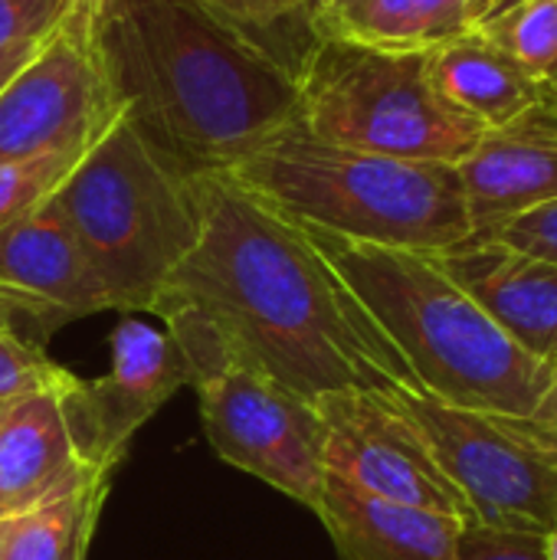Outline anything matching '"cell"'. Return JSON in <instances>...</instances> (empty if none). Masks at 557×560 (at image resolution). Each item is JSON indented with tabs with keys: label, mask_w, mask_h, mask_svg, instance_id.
<instances>
[{
	"label": "cell",
	"mask_w": 557,
	"mask_h": 560,
	"mask_svg": "<svg viewBox=\"0 0 557 560\" xmlns=\"http://www.w3.org/2000/svg\"><path fill=\"white\" fill-rule=\"evenodd\" d=\"M555 436H557V433H555Z\"/></svg>",
	"instance_id": "cell-37"
},
{
	"label": "cell",
	"mask_w": 557,
	"mask_h": 560,
	"mask_svg": "<svg viewBox=\"0 0 557 560\" xmlns=\"http://www.w3.org/2000/svg\"><path fill=\"white\" fill-rule=\"evenodd\" d=\"M312 404L325 423V469L332 476L374 499L476 525L463 492L394 394L335 390Z\"/></svg>",
	"instance_id": "cell-9"
},
{
	"label": "cell",
	"mask_w": 557,
	"mask_h": 560,
	"mask_svg": "<svg viewBox=\"0 0 557 560\" xmlns=\"http://www.w3.org/2000/svg\"><path fill=\"white\" fill-rule=\"evenodd\" d=\"M460 560H548V538L466 525L460 535Z\"/></svg>",
	"instance_id": "cell-25"
},
{
	"label": "cell",
	"mask_w": 557,
	"mask_h": 560,
	"mask_svg": "<svg viewBox=\"0 0 557 560\" xmlns=\"http://www.w3.org/2000/svg\"><path fill=\"white\" fill-rule=\"evenodd\" d=\"M3 410H7V407H0V417H3Z\"/></svg>",
	"instance_id": "cell-35"
},
{
	"label": "cell",
	"mask_w": 557,
	"mask_h": 560,
	"mask_svg": "<svg viewBox=\"0 0 557 560\" xmlns=\"http://www.w3.org/2000/svg\"><path fill=\"white\" fill-rule=\"evenodd\" d=\"M433 256L522 351L557 368L555 262L486 233H469L463 243Z\"/></svg>",
	"instance_id": "cell-13"
},
{
	"label": "cell",
	"mask_w": 557,
	"mask_h": 560,
	"mask_svg": "<svg viewBox=\"0 0 557 560\" xmlns=\"http://www.w3.org/2000/svg\"><path fill=\"white\" fill-rule=\"evenodd\" d=\"M532 423H538L542 430H552L557 433V368L555 374H552V384L545 387V394H542V400H538V407L532 410V417H529Z\"/></svg>",
	"instance_id": "cell-28"
},
{
	"label": "cell",
	"mask_w": 557,
	"mask_h": 560,
	"mask_svg": "<svg viewBox=\"0 0 557 560\" xmlns=\"http://www.w3.org/2000/svg\"><path fill=\"white\" fill-rule=\"evenodd\" d=\"M548 560H557V525L555 532L548 535Z\"/></svg>",
	"instance_id": "cell-31"
},
{
	"label": "cell",
	"mask_w": 557,
	"mask_h": 560,
	"mask_svg": "<svg viewBox=\"0 0 557 560\" xmlns=\"http://www.w3.org/2000/svg\"><path fill=\"white\" fill-rule=\"evenodd\" d=\"M98 62L131 125L187 177L230 174L299 121L295 69L194 0H112Z\"/></svg>",
	"instance_id": "cell-2"
},
{
	"label": "cell",
	"mask_w": 557,
	"mask_h": 560,
	"mask_svg": "<svg viewBox=\"0 0 557 560\" xmlns=\"http://www.w3.org/2000/svg\"><path fill=\"white\" fill-rule=\"evenodd\" d=\"M59 0H0V52L36 49L59 33Z\"/></svg>",
	"instance_id": "cell-24"
},
{
	"label": "cell",
	"mask_w": 557,
	"mask_h": 560,
	"mask_svg": "<svg viewBox=\"0 0 557 560\" xmlns=\"http://www.w3.org/2000/svg\"><path fill=\"white\" fill-rule=\"evenodd\" d=\"M473 233L557 200V98L479 135L476 148L456 164Z\"/></svg>",
	"instance_id": "cell-14"
},
{
	"label": "cell",
	"mask_w": 557,
	"mask_h": 560,
	"mask_svg": "<svg viewBox=\"0 0 557 560\" xmlns=\"http://www.w3.org/2000/svg\"><path fill=\"white\" fill-rule=\"evenodd\" d=\"M190 384L177 341L151 325L125 318L112 335V371L72 381L59 390V410L82 466L115 472L131 436Z\"/></svg>",
	"instance_id": "cell-10"
},
{
	"label": "cell",
	"mask_w": 557,
	"mask_h": 560,
	"mask_svg": "<svg viewBox=\"0 0 557 560\" xmlns=\"http://www.w3.org/2000/svg\"><path fill=\"white\" fill-rule=\"evenodd\" d=\"M0 305L39 335L115 308V299L53 197L0 233Z\"/></svg>",
	"instance_id": "cell-12"
},
{
	"label": "cell",
	"mask_w": 557,
	"mask_h": 560,
	"mask_svg": "<svg viewBox=\"0 0 557 560\" xmlns=\"http://www.w3.org/2000/svg\"><path fill=\"white\" fill-rule=\"evenodd\" d=\"M46 43H49V39H46ZM36 52H39V46H36V49H16V52H0V89H3V85H7V82L36 56Z\"/></svg>",
	"instance_id": "cell-29"
},
{
	"label": "cell",
	"mask_w": 557,
	"mask_h": 560,
	"mask_svg": "<svg viewBox=\"0 0 557 560\" xmlns=\"http://www.w3.org/2000/svg\"><path fill=\"white\" fill-rule=\"evenodd\" d=\"M0 318H3V322H13V318L7 315V308H3V305H0Z\"/></svg>",
	"instance_id": "cell-33"
},
{
	"label": "cell",
	"mask_w": 557,
	"mask_h": 560,
	"mask_svg": "<svg viewBox=\"0 0 557 560\" xmlns=\"http://www.w3.org/2000/svg\"><path fill=\"white\" fill-rule=\"evenodd\" d=\"M555 89H557V75H555Z\"/></svg>",
	"instance_id": "cell-36"
},
{
	"label": "cell",
	"mask_w": 557,
	"mask_h": 560,
	"mask_svg": "<svg viewBox=\"0 0 557 560\" xmlns=\"http://www.w3.org/2000/svg\"><path fill=\"white\" fill-rule=\"evenodd\" d=\"M82 158L85 151H56L0 164V233L39 210Z\"/></svg>",
	"instance_id": "cell-22"
},
{
	"label": "cell",
	"mask_w": 557,
	"mask_h": 560,
	"mask_svg": "<svg viewBox=\"0 0 557 560\" xmlns=\"http://www.w3.org/2000/svg\"><path fill=\"white\" fill-rule=\"evenodd\" d=\"M108 482L112 472H102L43 509L0 518V560L76 558L82 541L95 535V522L108 495Z\"/></svg>",
	"instance_id": "cell-19"
},
{
	"label": "cell",
	"mask_w": 557,
	"mask_h": 560,
	"mask_svg": "<svg viewBox=\"0 0 557 560\" xmlns=\"http://www.w3.org/2000/svg\"><path fill=\"white\" fill-rule=\"evenodd\" d=\"M118 312H151L200 236L194 184L121 112L53 194Z\"/></svg>",
	"instance_id": "cell-5"
},
{
	"label": "cell",
	"mask_w": 557,
	"mask_h": 560,
	"mask_svg": "<svg viewBox=\"0 0 557 560\" xmlns=\"http://www.w3.org/2000/svg\"><path fill=\"white\" fill-rule=\"evenodd\" d=\"M200 236L158 292L190 381L236 364L315 400L420 390L414 371L309 233L230 174H190Z\"/></svg>",
	"instance_id": "cell-1"
},
{
	"label": "cell",
	"mask_w": 557,
	"mask_h": 560,
	"mask_svg": "<svg viewBox=\"0 0 557 560\" xmlns=\"http://www.w3.org/2000/svg\"><path fill=\"white\" fill-rule=\"evenodd\" d=\"M309 3H312V13H315V7H318V3H322V0H309Z\"/></svg>",
	"instance_id": "cell-34"
},
{
	"label": "cell",
	"mask_w": 557,
	"mask_h": 560,
	"mask_svg": "<svg viewBox=\"0 0 557 560\" xmlns=\"http://www.w3.org/2000/svg\"><path fill=\"white\" fill-rule=\"evenodd\" d=\"M59 3H62L59 36H66L72 46L98 56V36H102V23L108 16L112 0H59Z\"/></svg>",
	"instance_id": "cell-27"
},
{
	"label": "cell",
	"mask_w": 557,
	"mask_h": 560,
	"mask_svg": "<svg viewBox=\"0 0 557 560\" xmlns=\"http://www.w3.org/2000/svg\"><path fill=\"white\" fill-rule=\"evenodd\" d=\"M197 7L210 10L223 23L243 30L292 69H299V56L289 49L299 33H312V3L309 0H194Z\"/></svg>",
	"instance_id": "cell-21"
},
{
	"label": "cell",
	"mask_w": 557,
	"mask_h": 560,
	"mask_svg": "<svg viewBox=\"0 0 557 560\" xmlns=\"http://www.w3.org/2000/svg\"><path fill=\"white\" fill-rule=\"evenodd\" d=\"M230 177L299 226L351 243L443 253L473 233L456 164L338 148L299 121Z\"/></svg>",
	"instance_id": "cell-4"
},
{
	"label": "cell",
	"mask_w": 557,
	"mask_h": 560,
	"mask_svg": "<svg viewBox=\"0 0 557 560\" xmlns=\"http://www.w3.org/2000/svg\"><path fill=\"white\" fill-rule=\"evenodd\" d=\"M190 384L213 453L318 512L328 469L325 423L315 404L236 364L207 371Z\"/></svg>",
	"instance_id": "cell-8"
},
{
	"label": "cell",
	"mask_w": 557,
	"mask_h": 560,
	"mask_svg": "<svg viewBox=\"0 0 557 560\" xmlns=\"http://www.w3.org/2000/svg\"><path fill=\"white\" fill-rule=\"evenodd\" d=\"M486 236H496L515 249H525V253L557 266V200H548V203L502 223L499 230H492Z\"/></svg>",
	"instance_id": "cell-26"
},
{
	"label": "cell",
	"mask_w": 557,
	"mask_h": 560,
	"mask_svg": "<svg viewBox=\"0 0 557 560\" xmlns=\"http://www.w3.org/2000/svg\"><path fill=\"white\" fill-rule=\"evenodd\" d=\"M351 3H358V0H322V3L315 7L312 20H315V16H325V13H335V10H345V7H351Z\"/></svg>",
	"instance_id": "cell-30"
},
{
	"label": "cell",
	"mask_w": 557,
	"mask_h": 560,
	"mask_svg": "<svg viewBox=\"0 0 557 560\" xmlns=\"http://www.w3.org/2000/svg\"><path fill=\"white\" fill-rule=\"evenodd\" d=\"M121 115L98 56L53 36L0 89V164L89 151Z\"/></svg>",
	"instance_id": "cell-11"
},
{
	"label": "cell",
	"mask_w": 557,
	"mask_h": 560,
	"mask_svg": "<svg viewBox=\"0 0 557 560\" xmlns=\"http://www.w3.org/2000/svg\"><path fill=\"white\" fill-rule=\"evenodd\" d=\"M318 522L341 560H460L463 522L374 499L345 479H325Z\"/></svg>",
	"instance_id": "cell-16"
},
{
	"label": "cell",
	"mask_w": 557,
	"mask_h": 560,
	"mask_svg": "<svg viewBox=\"0 0 557 560\" xmlns=\"http://www.w3.org/2000/svg\"><path fill=\"white\" fill-rule=\"evenodd\" d=\"M76 377L49 361L39 345L23 338L13 322L0 318V407H10L23 397L66 390Z\"/></svg>",
	"instance_id": "cell-23"
},
{
	"label": "cell",
	"mask_w": 557,
	"mask_h": 560,
	"mask_svg": "<svg viewBox=\"0 0 557 560\" xmlns=\"http://www.w3.org/2000/svg\"><path fill=\"white\" fill-rule=\"evenodd\" d=\"M476 525L548 538L557 525V436L529 417L443 404L423 390H394Z\"/></svg>",
	"instance_id": "cell-7"
},
{
	"label": "cell",
	"mask_w": 557,
	"mask_h": 560,
	"mask_svg": "<svg viewBox=\"0 0 557 560\" xmlns=\"http://www.w3.org/2000/svg\"><path fill=\"white\" fill-rule=\"evenodd\" d=\"M427 66L440 98L483 131L502 128L557 98L548 79L473 30L427 52Z\"/></svg>",
	"instance_id": "cell-17"
},
{
	"label": "cell",
	"mask_w": 557,
	"mask_h": 560,
	"mask_svg": "<svg viewBox=\"0 0 557 560\" xmlns=\"http://www.w3.org/2000/svg\"><path fill=\"white\" fill-rule=\"evenodd\" d=\"M295 79L299 125L338 148L460 164L483 135L440 98L427 52H387L315 33Z\"/></svg>",
	"instance_id": "cell-6"
},
{
	"label": "cell",
	"mask_w": 557,
	"mask_h": 560,
	"mask_svg": "<svg viewBox=\"0 0 557 560\" xmlns=\"http://www.w3.org/2000/svg\"><path fill=\"white\" fill-rule=\"evenodd\" d=\"M302 230L401 351L423 394L466 410L532 417L555 368L522 351L433 253Z\"/></svg>",
	"instance_id": "cell-3"
},
{
	"label": "cell",
	"mask_w": 557,
	"mask_h": 560,
	"mask_svg": "<svg viewBox=\"0 0 557 560\" xmlns=\"http://www.w3.org/2000/svg\"><path fill=\"white\" fill-rule=\"evenodd\" d=\"M102 472L82 466L69 440L59 390L10 404L0 417V518L43 509Z\"/></svg>",
	"instance_id": "cell-15"
},
{
	"label": "cell",
	"mask_w": 557,
	"mask_h": 560,
	"mask_svg": "<svg viewBox=\"0 0 557 560\" xmlns=\"http://www.w3.org/2000/svg\"><path fill=\"white\" fill-rule=\"evenodd\" d=\"M312 33L387 52H433L469 33V0H358L312 20Z\"/></svg>",
	"instance_id": "cell-18"
},
{
	"label": "cell",
	"mask_w": 557,
	"mask_h": 560,
	"mask_svg": "<svg viewBox=\"0 0 557 560\" xmlns=\"http://www.w3.org/2000/svg\"><path fill=\"white\" fill-rule=\"evenodd\" d=\"M469 30L555 85L557 0H469Z\"/></svg>",
	"instance_id": "cell-20"
},
{
	"label": "cell",
	"mask_w": 557,
	"mask_h": 560,
	"mask_svg": "<svg viewBox=\"0 0 557 560\" xmlns=\"http://www.w3.org/2000/svg\"><path fill=\"white\" fill-rule=\"evenodd\" d=\"M89 548H92V538H89V541H82V548L76 551V558L72 560H89Z\"/></svg>",
	"instance_id": "cell-32"
}]
</instances>
